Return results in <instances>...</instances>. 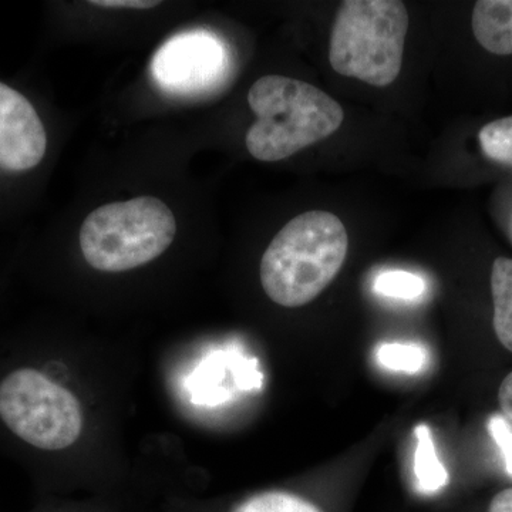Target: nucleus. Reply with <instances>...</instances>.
I'll use <instances>...</instances> for the list:
<instances>
[{
	"mask_svg": "<svg viewBox=\"0 0 512 512\" xmlns=\"http://www.w3.org/2000/svg\"><path fill=\"white\" fill-rule=\"evenodd\" d=\"M93 6L110 9H150L156 8L160 2H150V0H100L92 2Z\"/></svg>",
	"mask_w": 512,
	"mask_h": 512,
	"instance_id": "nucleus-16",
	"label": "nucleus"
},
{
	"mask_svg": "<svg viewBox=\"0 0 512 512\" xmlns=\"http://www.w3.org/2000/svg\"><path fill=\"white\" fill-rule=\"evenodd\" d=\"M488 512H512V487L500 491L491 500Z\"/></svg>",
	"mask_w": 512,
	"mask_h": 512,
	"instance_id": "nucleus-18",
	"label": "nucleus"
},
{
	"mask_svg": "<svg viewBox=\"0 0 512 512\" xmlns=\"http://www.w3.org/2000/svg\"><path fill=\"white\" fill-rule=\"evenodd\" d=\"M478 141L485 157L512 168V116L485 124Z\"/></svg>",
	"mask_w": 512,
	"mask_h": 512,
	"instance_id": "nucleus-12",
	"label": "nucleus"
},
{
	"mask_svg": "<svg viewBox=\"0 0 512 512\" xmlns=\"http://www.w3.org/2000/svg\"><path fill=\"white\" fill-rule=\"evenodd\" d=\"M488 431L503 454L505 471L512 478V426L510 421L504 416L495 414L488 421Z\"/></svg>",
	"mask_w": 512,
	"mask_h": 512,
	"instance_id": "nucleus-15",
	"label": "nucleus"
},
{
	"mask_svg": "<svg viewBox=\"0 0 512 512\" xmlns=\"http://www.w3.org/2000/svg\"><path fill=\"white\" fill-rule=\"evenodd\" d=\"M409 23L399 0H346L330 33V66L370 86H389L402 70Z\"/></svg>",
	"mask_w": 512,
	"mask_h": 512,
	"instance_id": "nucleus-3",
	"label": "nucleus"
},
{
	"mask_svg": "<svg viewBox=\"0 0 512 512\" xmlns=\"http://www.w3.org/2000/svg\"><path fill=\"white\" fill-rule=\"evenodd\" d=\"M248 103L256 116L245 143L249 154L276 163L332 136L345 113L335 99L312 84L269 74L252 84Z\"/></svg>",
	"mask_w": 512,
	"mask_h": 512,
	"instance_id": "nucleus-2",
	"label": "nucleus"
},
{
	"mask_svg": "<svg viewBox=\"0 0 512 512\" xmlns=\"http://www.w3.org/2000/svg\"><path fill=\"white\" fill-rule=\"evenodd\" d=\"M0 419L19 439L49 451L72 446L83 427L72 392L35 369L16 370L0 383Z\"/></svg>",
	"mask_w": 512,
	"mask_h": 512,
	"instance_id": "nucleus-5",
	"label": "nucleus"
},
{
	"mask_svg": "<svg viewBox=\"0 0 512 512\" xmlns=\"http://www.w3.org/2000/svg\"><path fill=\"white\" fill-rule=\"evenodd\" d=\"M224 47L204 30L180 33L165 42L154 56L151 70L161 89L178 96H194L212 89L225 69Z\"/></svg>",
	"mask_w": 512,
	"mask_h": 512,
	"instance_id": "nucleus-6",
	"label": "nucleus"
},
{
	"mask_svg": "<svg viewBox=\"0 0 512 512\" xmlns=\"http://www.w3.org/2000/svg\"><path fill=\"white\" fill-rule=\"evenodd\" d=\"M474 36L487 52L512 55V0H481L473 10Z\"/></svg>",
	"mask_w": 512,
	"mask_h": 512,
	"instance_id": "nucleus-8",
	"label": "nucleus"
},
{
	"mask_svg": "<svg viewBox=\"0 0 512 512\" xmlns=\"http://www.w3.org/2000/svg\"><path fill=\"white\" fill-rule=\"evenodd\" d=\"M348 251V231L335 214L303 212L266 248L261 259L262 288L284 308L308 305L332 284Z\"/></svg>",
	"mask_w": 512,
	"mask_h": 512,
	"instance_id": "nucleus-1",
	"label": "nucleus"
},
{
	"mask_svg": "<svg viewBox=\"0 0 512 512\" xmlns=\"http://www.w3.org/2000/svg\"><path fill=\"white\" fill-rule=\"evenodd\" d=\"M375 291L387 298L412 301L424 292V281L420 276L406 271L383 272L377 276Z\"/></svg>",
	"mask_w": 512,
	"mask_h": 512,
	"instance_id": "nucleus-14",
	"label": "nucleus"
},
{
	"mask_svg": "<svg viewBox=\"0 0 512 512\" xmlns=\"http://www.w3.org/2000/svg\"><path fill=\"white\" fill-rule=\"evenodd\" d=\"M416 436V453H414V474L417 484L423 493H436L448 481L446 467L437 456L431 431L426 424H420L414 429Z\"/></svg>",
	"mask_w": 512,
	"mask_h": 512,
	"instance_id": "nucleus-10",
	"label": "nucleus"
},
{
	"mask_svg": "<svg viewBox=\"0 0 512 512\" xmlns=\"http://www.w3.org/2000/svg\"><path fill=\"white\" fill-rule=\"evenodd\" d=\"M491 295L494 302L495 335L512 352V259H495L491 269Z\"/></svg>",
	"mask_w": 512,
	"mask_h": 512,
	"instance_id": "nucleus-9",
	"label": "nucleus"
},
{
	"mask_svg": "<svg viewBox=\"0 0 512 512\" xmlns=\"http://www.w3.org/2000/svg\"><path fill=\"white\" fill-rule=\"evenodd\" d=\"M173 211L154 197L111 202L87 215L79 242L84 259L101 272H126L154 261L173 244Z\"/></svg>",
	"mask_w": 512,
	"mask_h": 512,
	"instance_id": "nucleus-4",
	"label": "nucleus"
},
{
	"mask_svg": "<svg viewBox=\"0 0 512 512\" xmlns=\"http://www.w3.org/2000/svg\"><path fill=\"white\" fill-rule=\"evenodd\" d=\"M498 403H500L504 417L512 420V372L501 383L500 390H498Z\"/></svg>",
	"mask_w": 512,
	"mask_h": 512,
	"instance_id": "nucleus-17",
	"label": "nucleus"
},
{
	"mask_svg": "<svg viewBox=\"0 0 512 512\" xmlns=\"http://www.w3.org/2000/svg\"><path fill=\"white\" fill-rule=\"evenodd\" d=\"M229 512H323L318 505L288 491H264L235 505Z\"/></svg>",
	"mask_w": 512,
	"mask_h": 512,
	"instance_id": "nucleus-11",
	"label": "nucleus"
},
{
	"mask_svg": "<svg viewBox=\"0 0 512 512\" xmlns=\"http://www.w3.org/2000/svg\"><path fill=\"white\" fill-rule=\"evenodd\" d=\"M45 126L23 94L0 83V168L28 171L45 157Z\"/></svg>",
	"mask_w": 512,
	"mask_h": 512,
	"instance_id": "nucleus-7",
	"label": "nucleus"
},
{
	"mask_svg": "<svg viewBox=\"0 0 512 512\" xmlns=\"http://www.w3.org/2000/svg\"><path fill=\"white\" fill-rule=\"evenodd\" d=\"M377 362L384 369L413 375L426 366L427 352L413 343H384L377 349Z\"/></svg>",
	"mask_w": 512,
	"mask_h": 512,
	"instance_id": "nucleus-13",
	"label": "nucleus"
}]
</instances>
